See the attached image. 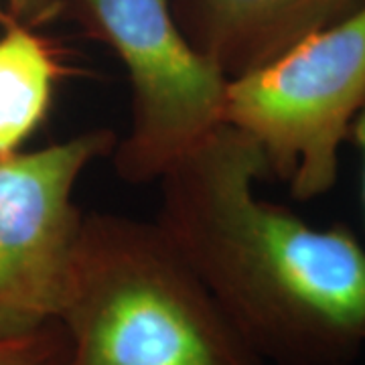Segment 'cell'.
<instances>
[{
	"label": "cell",
	"mask_w": 365,
	"mask_h": 365,
	"mask_svg": "<svg viewBox=\"0 0 365 365\" xmlns=\"http://www.w3.org/2000/svg\"><path fill=\"white\" fill-rule=\"evenodd\" d=\"M266 158L223 124L158 185V227L268 365H353L365 349V246L266 201Z\"/></svg>",
	"instance_id": "6da1fadb"
},
{
	"label": "cell",
	"mask_w": 365,
	"mask_h": 365,
	"mask_svg": "<svg viewBox=\"0 0 365 365\" xmlns=\"http://www.w3.org/2000/svg\"><path fill=\"white\" fill-rule=\"evenodd\" d=\"M59 323L69 365H266L157 222L83 215Z\"/></svg>",
	"instance_id": "7a4b0ae2"
},
{
	"label": "cell",
	"mask_w": 365,
	"mask_h": 365,
	"mask_svg": "<svg viewBox=\"0 0 365 365\" xmlns=\"http://www.w3.org/2000/svg\"><path fill=\"white\" fill-rule=\"evenodd\" d=\"M365 104V0L274 61L230 79L225 124L258 144L297 201L327 195Z\"/></svg>",
	"instance_id": "3957f363"
},
{
	"label": "cell",
	"mask_w": 365,
	"mask_h": 365,
	"mask_svg": "<svg viewBox=\"0 0 365 365\" xmlns=\"http://www.w3.org/2000/svg\"><path fill=\"white\" fill-rule=\"evenodd\" d=\"M61 9L126 71L130 124L110 155L122 181L157 182L225 124L230 79L185 35L173 0H61Z\"/></svg>",
	"instance_id": "277c9868"
},
{
	"label": "cell",
	"mask_w": 365,
	"mask_h": 365,
	"mask_svg": "<svg viewBox=\"0 0 365 365\" xmlns=\"http://www.w3.org/2000/svg\"><path fill=\"white\" fill-rule=\"evenodd\" d=\"M116 143L91 128L0 158V339L59 321L86 215L76 189Z\"/></svg>",
	"instance_id": "5b68a950"
},
{
	"label": "cell",
	"mask_w": 365,
	"mask_h": 365,
	"mask_svg": "<svg viewBox=\"0 0 365 365\" xmlns=\"http://www.w3.org/2000/svg\"><path fill=\"white\" fill-rule=\"evenodd\" d=\"M364 0H173L185 35L227 79L256 71Z\"/></svg>",
	"instance_id": "8992f818"
},
{
	"label": "cell",
	"mask_w": 365,
	"mask_h": 365,
	"mask_svg": "<svg viewBox=\"0 0 365 365\" xmlns=\"http://www.w3.org/2000/svg\"><path fill=\"white\" fill-rule=\"evenodd\" d=\"M35 29L11 19L0 31V158L25 150L66 76L59 53Z\"/></svg>",
	"instance_id": "52a82bcc"
},
{
	"label": "cell",
	"mask_w": 365,
	"mask_h": 365,
	"mask_svg": "<svg viewBox=\"0 0 365 365\" xmlns=\"http://www.w3.org/2000/svg\"><path fill=\"white\" fill-rule=\"evenodd\" d=\"M0 365H69V341L59 321L0 339Z\"/></svg>",
	"instance_id": "ba28073f"
},
{
	"label": "cell",
	"mask_w": 365,
	"mask_h": 365,
	"mask_svg": "<svg viewBox=\"0 0 365 365\" xmlns=\"http://www.w3.org/2000/svg\"><path fill=\"white\" fill-rule=\"evenodd\" d=\"M4 4L14 21L29 26L43 25L61 11V0H4Z\"/></svg>",
	"instance_id": "9c48e42d"
},
{
	"label": "cell",
	"mask_w": 365,
	"mask_h": 365,
	"mask_svg": "<svg viewBox=\"0 0 365 365\" xmlns=\"http://www.w3.org/2000/svg\"><path fill=\"white\" fill-rule=\"evenodd\" d=\"M355 148L361 160V203H364V215H365V104L357 112V116L353 120L351 130H349V140Z\"/></svg>",
	"instance_id": "30bf717a"
},
{
	"label": "cell",
	"mask_w": 365,
	"mask_h": 365,
	"mask_svg": "<svg viewBox=\"0 0 365 365\" xmlns=\"http://www.w3.org/2000/svg\"><path fill=\"white\" fill-rule=\"evenodd\" d=\"M11 19H13V16H11V14H9V11H6V4H4V0H0V29L6 25Z\"/></svg>",
	"instance_id": "8fae6325"
}]
</instances>
